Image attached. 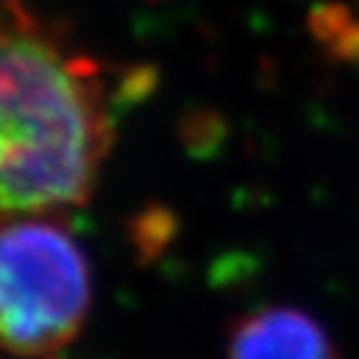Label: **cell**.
<instances>
[{
	"instance_id": "277c9868",
	"label": "cell",
	"mask_w": 359,
	"mask_h": 359,
	"mask_svg": "<svg viewBox=\"0 0 359 359\" xmlns=\"http://www.w3.org/2000/svg\"><path fill=\"white\" fill-rule=\"evenodd\" d=\"M45 359H57V357H45Z\"/></svg>"
},
{
	"instance_id": "6da1fadb",
	"label": "cell",
	"mask_w": 359,
	"mask_h": 359,
	"mask_svg": "<svg viewBox=\"0 0 359 359\" xmlns=\"http://www.w3.org/2000/svg\"><path fill=\"white\" fill-rule=\"evenodd\" d=\"M105 67L67 48L25 0H6L0 35V200L6 215L80 208L115 137Z\"/></svg>"
},
{
	"instance_id": "7a4b0ae2",
	"label": "cell",
	"mask_w": 359,
	"mask_h": 359,
	"mask_svg": "<svg viewBox=\"0 0 359 359\" xmlns=\"http://www.w3.org/2000/svg\"><path fill=\"white\" fill-rule=\"evenodd\" d=\"M90 307L83 250L57 222L8 217L0 242V334L15 357H53L75 339Z\"/></svg>"
},
{
	"instance_id": "3957f363",
	"label": "cell",
	"mask_w": 359,
	"mask_h": 359,
	"mask_svg": "<svg viewBox=\"0 0 359 359\" xmlns=\"http://www.w3.org/2000/svg\"><path fill=\"white\" fill-rule=\"evenodd\" d=\"M227 359H339V354L302 309L264 307L235 322Z\"/></svg>"
}]
</instances>
